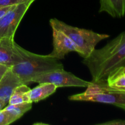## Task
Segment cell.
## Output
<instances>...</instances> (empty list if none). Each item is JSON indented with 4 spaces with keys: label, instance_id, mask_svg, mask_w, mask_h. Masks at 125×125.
<instances>
[{
    "label": "cell",
    "instance_id": "obj_1",
    "mask_svg": "<svg viewBox=\"0 0 125 125\" xmlns=\"http://www.w3.org/2000/svg\"><path fill=\"white\" fill-rule=\"evenodd\" d=\"M83 63L89 68L92 82L107 79L113 71L125 63V32L102 48L95 49Z\"/></svg>",
    "mask_w": 125,
    "mask_h": 125
},
{
    "label": "cell",
    "instance_id": "obj_2",
    "mask_svg": "<svg viewBox=\"0 0 125 125\" xmlns=\"http://www.w3.org/2000/svg\"><path fill=\"white\" fill-rule=\"evenodd\" d=\"M15 47L19 52L21 60L11 67L23 84L31 83L32 80L39 75L63 69V65L59 60L50 57L49 55H40L27 51L15 43Z\"/></svg>",
    "mask_w": 125,
    "mask_h": 125
},
{
    "label": "cell",
    "instance_id": "obj_3",
    "mask_svg": "<svg viewBox=\"0 0 125 125\" xmlns=\"http://www.w3.org/2000/svg\"><path fill=\"white\" fill-rule=\"evenodd\" d=\"M50 23L51 28L61 31L71 39L78 48V53L84 59L92 53L100 41L109 37L107 34L70 26L57 18L51 19Z\"/></svg>",
    "mask_w": 125,
    "mask_h": 125
},
{
    "label": "cell",
    "instance_id": "obj_4",
    "mask_svg": "<svg viewBox=\"0 0 125 125\" xmlns=\"http://www.w3.org/2000/svg\"><path fill=\"white\" fill-rule=\"evenodd\" d=\"M68 99L71 101L110 104L125 111V94L109 86L106 79L91 81L84 92L71 95Z\"/></svg>",
    "mask_w": 125,
    "mask_h": 125
},
{
    "label": "cell",
    "instance_id": "obj_5",
    "mask_svg": "<svg viewBox=\"0 0 125 125\" xmlns=\"http://www.w3.org/2000/svg\"><path fill=\"white\" fill-rule=\"evenodd\" d=\"M31 83H48L53 84L57 87H87L91 81H87L78 78L72 73L64 69L55 70L52 72L39 75L32 80Z\"/></svg>",
    "mask_w": 125,
    "mask_h": 125
},
{
    "label": "cell",
    "instance_id": "obj_6",
    "mask_svg": "<svg viewBox=\"0 0 125 125\" xmlns=\"http://www.w3.org/2000/svg\"><path fill=\"white\" fill-rule=\"evenodd\" d=\"M30 6L29 3L13 5L0 18V40L4 38L14 39L16 30Z\"/></svg>",
    "mask_w": 125,
    "mask_h": 125
},
{
    "label": "cell",
    "instance_id": "obj_7",
    "mask_svg": "<svg viewBox=\"0 0 125 125\" xmlns=\"http://www.w3.org/2000/svg\"><path fill=\"white\" fill-rule=\"evenodd\" d=\"M53 50L48 54L50 57L62 59L65 56L70 52H78V50L74 43L61 31L52 28Z\"/></svg>",
    "mask_w": 125,
    "mask_h": 125
},
{
    "label": "cell",
    "instance_id": "obj_8",
    "mask_svg": "<svg viewBox=\"0 0 125 125\" xmlns=\"http://www.w3.org/2000/svg\"><path fill=\"white\" fill-rule=\"evenodd\" d=\"M15 43L14 39L4 38L0 40V64L12 67L20 61Z\"/></svg>",
    "mask_w": 125,
    "mask_h": 125
},
{
    "label": "cell",
    "instance_id": "obj_9",
    "mask_svg": "<svg viewBox=\"0 0 125 125\" xmlns=\"http://www.w3.org/2000/svg\"><path fill=\"white\" fill-rule=\"evenodd\" d=\"M23 84L19 77L12 71L9 70L0 81V99L9 104V101L13 90L16 87Z\"/></svg>",
    "mask_w": 125,
    "mask_h": 125
},
{
    "label": "cell",
    "instance_id": "obj_10",
    "mask_svg": "<svg viewBox=\"0 0 125 125\" xmlns=\"http://www.w3.org/2000/svg\"><path fill=\"white\" fill-rule=\"evenodd\" d=\"M99 12H105L114 18H122L125 16V0H100Z\"/></svg>",
    "mask_w": 125,
    "mask_h": 125
},
{
    "label": "cell",
    "instance_id": "obj_11",
    "mask_svg": "<svg viewBox=\"0 0 125 125\" xmlns=\"http://www.w3.org/2000/svg\"><path fill=\"white\" fill-rule=\"evenodd\" d=\"M57 88L56 85L51 83H39V85L30 89L28 92L29 100L32 103L39 102L54 94Z\"/></svg>",
    "mask_w": 125,
    "mask_h": 125
},
{
    "label": "cell",
    "instance_id": "obj_12",
    "mask_svg": "<svg viewBox=\"0 0 125 125\" xmlns=\"http://www.w3.org/2000/svg\"><path fill=\"white\" fill-rule=\"evenodd\" d=\"M106 81L111 88L125 94V72L122 67L113 71L108 76Z\"/></svg>",
    "mask_w": 125,
    "mask_h": 125
},
{
    "label": "cell",
    "instance_id": "obj_13",
    "mask_svg": "<svg viewBox=\"0 0 125 125\" xmlns=\"http://www.w3.org/2000/svg\"><path fill=\"white\" fill-rule=\"evenodd\" d=\"M32 107V103L26 102L15 104H8L3 109L10 115L15 122L21 117L26 112L30 111Z\"/></svg>",
    "mask_w": 125,
    "mask_h": 125
},
{
    "label": "cell",
    "instance_id": "obj_14",
    "mask_svg": "<svg viewBox=\"0 0 125 125\" xmlns=\"http://www.w3.org/2000/svg\"><path fill=\"white\" fill-rule=\"evenodd\" d=\"M30 88L28 85L21 84L15 89L9 101V104L22 103L31 102L29 100L28 92Z\"/></svg>",
    "mask_w": 125,
    "mask_h": 125
},
{
    "label": "cell",
    "instance_id": "obj_15",
    "mask_svg": "<svg viewBox=\"0 0 125 125\" xmlns=\"http://www.w3.org/2000/svg\"><path fill=\"white\" fill-rule=\"evenodd\" d=\"M14 122L7 111L3 109L0 110V125H9Z\"/></svg>",
    "mask_w": 125,
    "mask_h": 125
},
{
    "label": "cell",
    "instance_id": "obj_16",
    "mask_svg": "<svg viewBox=\"0 0 125 125\" xmlns=\"http://www.w3.org/2000/svg\"><path fill=\"white\" fill-rule=\"evenodd\" d=\"M98 125H125V120H113L102 123H99Z\"/></svg>",
    "mask_w": 125,
    "mask_h": 125
},
{
    "label": "cell",
    "instance_id": "obj_17",
    "mask_svg": "<svg viewBox=\"0 0 125 125\" xmlns=\"http://www.w3.org/2000/svg\"><path fill=\"white\" fill-rule=\"evenodd\" d=\"M11 68L10 67H9L7 65H5L3 64H0V81L6 72Z\"/></svg>",
    "mask_w": 125,
    "mask_h": 125
},
{
    "label": "cell",
    "instance_id": "obj_18",
    "mask_svg": "<svg viewBox=\"0 0 125 125\" xmlns=\"http://www.w3.org/2000/svg\"><path fill=\"white\" fill-rule=\"evenodd\" d=\"M16 4L13 0H0V7H7Z\"/></svg>",
    "mask_w": 125,
    "mask_h": 125
},
{
    "label": "cell",
    "instance_id": "obj_19",
    "mask_svg": "<svg viewBox=\"0 0 125 125\" xmlns=\"http://www.w3.org/2000/svg\"><path fill=\"white\" fill-rule=\"evenodd\" d=\"M15 5V4H14ZM13 5L10 6H7V7H0V18L4 15L12 7Z\"/></svg>",
    "mask_w": 125,
    "mask_h": 125
},
{
    "label": "cell",
    "instance_id": "obj_20",
    "mask_svg": "<svg viewBox=\"0 0 125 125\" xmlns=\"http://www.w3.org/2000/svg\"><path fill=\"white\" fill-rule=\"evenodd\" d=\"M15 4H21V3H29L31 4L35 0H13Z\"/></svg>",
    "mask_w": 125,
    "mask_h": 125
},
{
    "label": "cell",
    "instance_id": "obj_21",
    "mask_svg": "<svg viewBox=\"0 0 125 125\" xmlns=\"http://www.w3.org/2000/svg\"><path fill=\"white\" fill-rule=\"evenodd\" d=\"M7 104H7L6 101H4L3 100H2V99H0V110L4 108Z\"/></svg>",
    "mask_w": 125,
    "mask_h": 125
},
{
    "label": "cell",
    "instance_id": "obj_22",
    "mask_svg": "<svg viewBox=\"0 0 125 125\" xmlns=\"http://www.w3.org/2000/svg\"><path fill=\"white\" fill-rule=\"evenodd\" d=\"M122 67V68H123V70H124L125 72V63H124V64H123V65L122 66V67Z\"/></svg>",
    "mask_w": 125,
    "mask_h": 125
}]
</instances>
